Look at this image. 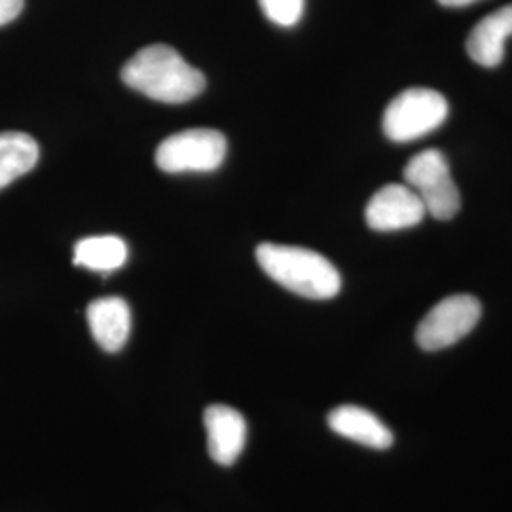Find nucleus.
<instances>
[{"mask_svg": "<svg viewBox=\"0 0 512 512\" xmlns=\"http://www.w3.org/2000/svg\"><path fill=\"white\" fill-rule=\"evenodd\" d=\"M122 80L131 90L171 105L186 103L205 90V76L165 44H152L133 55L122 69Z\"/></svg>", "mask_w": 512, "mask_h": 512, "instance_id": "nucleus-1", "label": "nucleus"}, {"mask_svg": "<svg viewBox=\"0 0 512 512\" xmlns=\"http://www.w3.org/2000/svg\"><path fill=\"white\" fill-rule=\"evenodd\" d=\"M256 260L264 274L298 296L329 300L342 289V277L334 264L311 249L262 243L256 247Z\"/></svg>", "mask_w": 512, "mask_h": 512, "instance_id": "nucleus-2", "label": "nucleus"}, {"mask_svg": "<svg viewBox=\"0 0 512 512\" xmlns=\"http://www.w3.org/2000/svg\"><path fill=\"white\" fill-rule=\"evenodd\" d=\"M448 101L431 88H408L391 99L384 112L385 137L393 143H412L435 129L448 118Z\"/></svg>", "mask_w": 512, "mask_h": 512, "instance_id": "nucleus-3", "label": "nucleus"}, {"mask_svg": "<svg viewBox=\"0 0 512 512\" xmlns=\"http://www.w3.org/2000/svg\"><path fill=\"white\" fill-rule=\"evenodd\" d=\"M408 184L427 209V215L439 220L454 219L461 207L458 184L454 183L450 164L437 148L416 154L404 167Z\"/></svg>", "mask_w": 512, "mask_h": 512, "instance_id": "nucleus-4", "label": "nucleus"}, {"mask_svg": "<svg viewBox=\"0 0 512 512\" xmlns=\"http://www.w3.org/2000/svg\"><path fill=\"white\" fill-rule=\"evenodd\" d=\"M226 156V139L217 129H184L167 137L156 150V165L165 173H209Z\"/></svg>", "mask_w": 512, "mask_h": 512, "instance_id": "nucleus-5", "label": "nucleus"}, {"mask_svg": "<svg viewBox=\"0 0 512 512\" xmlns=\"http://www.w3.org/2000/svg\"><path fill=\"white\" fill-rule=\"evenodd\" d=\"M482 306L471 294H454L429 311L416 330V342L425 351H440L458 344L480 321Z\"/></svg>", "mask_w": 512, "mask_h": 512, "instance_id": "nucleus-6", "label": "nucleus"}, {"mask_svg": "<svg viewBox=\"0 0 512 512\" xmlns=\"http://www.w3.org/2000/svg\"><path fill=\"white\" fill-rule=\"evenodd\" d=\"M427 209L408 184H387L366 205V224L376 232H395L423 222Z\"/></svg>", "mask_w": 512, "mask_h": 512, "instance_id": "nucleus-7", "label": "nucleus"}, {"mask_svg": "<svg viewBox=\"0 0 512 512\" xmlns=\"http://www.w3.org/2000/svg\"><path fill=\"white\" fill-rule=\"evenodd\" d=\"M203 423L207 431L209 456L219 465H234L247 442V423L236 408L213 404L205 410Z\"/></svg>", "mask_w": 512, "mask_h": 512, "instance_id": "nucleus-8", "label": "nucleus"}, {"mask_svg": "<svg viewBox=\"0 0 512 512\" xmlns=\"http://www.w3.org/2000/svg\"><path fill=\"white\" fill-rule=\"evenodd\" d=\"M86 315L93 338L101 348L114 353L126 346L131 332V311L124 298H97L88 306Z\"/></svg>", "mask_w": 512, "mask_h": 512, "instance_id": "nucleus-9", "label": "nucleus"}, {"mask_svg": "<svg viewBox=\"0 0 512 512\" xmlns=\"http://www.w3.org/2000/svg\"><path fill=\"white\" fill-rule=\"evenodd\" d=\"M512 37V4L480 19L467 38L469 57L488 69L501 65L505 57V42Z\"/></svg>", "mask_w": 512, "mask_h": 512, "instance_id": "nucleus-10", "label": "nucleus"}, {"mask_svg": "<svg viewBox=\"0 0 512 512\" xmlns=\"http://www.w3.org/2000/svg\"><path fill=\"white\" fill-rule=\"evenodd\" d=\"M329 427L344 439L359 442L368 448L387 450L393 446V433L384 421L370 410L355 404H342L329 414Z\"/></svg>", "mask_w": 512, "mask_h": 512, "instance_id": "nucleus-11", "label": "nucleus"}, {"mask_svg": "<svg viewBox=\"0 0 512 512\" xmlns=\"http://www.w3.org/2000/svg\"><path fill=\"white\" fill-rule=\"evenodd\" d=\"M128 243L118 236H93L80 239L74 245V266L110 274L120 270L128 260Z\"/></svg>", "mask_w": 512, "mask_h": 512, "instance_id": "nucleus-12", "label": "nucleus"}, {"mask_svg": "<svg viewBox=\"0 0 512 512\" xmlns=\"http://www.w3.org/2000/svg\"><path fill=\"white\" fill-rule=\"evenodd\" d=\"M37 141L21 131L0 133V190L29 173L38 162Z\"/></svg>", "mask_w": 512, "mask_h": 512, "instance_id": "nucleus-13", "label": "nucleus"}, {"mask_svg": "<svg viewBox=\"0 0 512 512\" xmlns=\"http://www.w3.org/2000/svg\"><path fill=\"white\" fill-rule=\"evenodd\" d=\"M264 16L279 27H293L304 14V0H258Z\"/></svg>", "mask_w": 512, "mask_h": 512, "instance_id": "nucleus-14", "label": "nucleus"}, {"mask_svg": "<svg viewBox=\"0 0 512 512\" xmlns=\"http://www.w3.org/2000/svg\"><path fill=\"white\" fill-rule=\"evenodd\" d=\"M23 4L25 0H0V27L18 18Z\"/></svg>", "mask_w": 512, "mask_h": 512, "instance_id": "nucleus-15", "label": "nucleus"}, {"mask_svg": "<svg viewBox=\"0 0 512 512\" xmlns=\"http://www.w3.org/2000/svg\"><path fill=\"white\" fill-rule=\"evenodd\" d=\"M442 6H448V8H461V6H469V4H475L478 0H439Z\"/></svg>", "mask_w": 512, "mask_h": 512, "instance_id": "nucleus-16", "label": "nucleus"}]
</instances>
